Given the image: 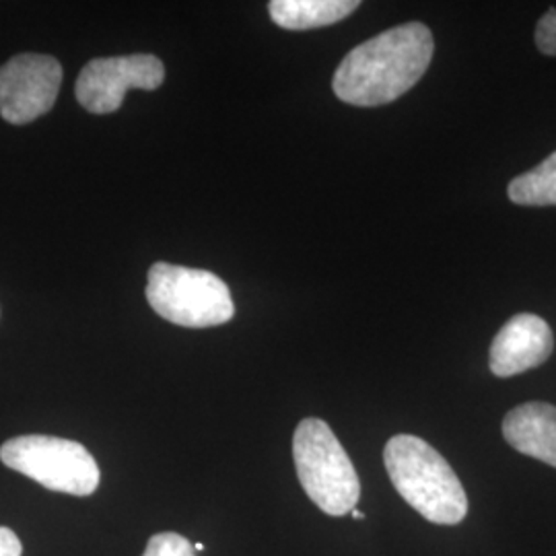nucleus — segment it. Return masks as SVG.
Wrapping results in <instances>:
<instances>
[{
	"instance_id": "nucleus-1",
	"label": "nucleus",
	"mask_w": 556,
	"mask_h": 556,
	"mask_svg": "<svg viewBox=\"0 0 556 556\" xmlns=\"http://www.w3.org/2000/svg\"><path fill=\"white\" fill-rule=\"evenodd\" d=\"M435 40L427 25L404 23L363 41L337 68L332 89L344 103L378 108L397 100L429 68Z\"/></svg>"
},
{
	"instance_id": "nucleus-2",
	"label": "nucleus",
	"mask_w": 556,
	"mask_h": 556,
	"mask_svg": "<svg viewBox=\"0 0 556 556\" xmlns=\"http://www.w3.org/2000/svg\"><path fill=\"white\" fill-rule=\"evenodd\" d=\"M394 489L431 523L457 526L468 514V497L454 468L433 445L415 435H396L383 450Z\"/></svg>"
},
{
	"instance_id": "nucleus-3",
	"label": "nucleus",
	"mask_w": 556,
	"mask_h": 556,
	"mask_svg": "<svg viewBox=\"0 0 556 556\" xmlns=\"http://www.w3.org/2000/svg\"><path fill=\"white\" fill-rule=\"evenodd\" d=\"M293 459L305 495L324 514L342 517L357 509V470L328 422L303 418L293 435Z\"/></svg>"
},
{
	"instance_id": "nucleus-4",
	"label": "nucleus",
	"mask_w": 556,
	"mask_h": 556,
	"mask_svg": "<svg viewBox=\"0 0 556 556\" xmlns=\"http://www.w3.org/2000/svg\"><path fill=\"white\" fill-rule=\"evenodd\" d=\"M147 301L161 318L184 328H211L236 316L229 287L199 268L157 262L147 277Z\"/></svg>"
},
{
	"instance_id": "nucleus-5",
	"label": "nucleus",
	"mask_w": 556,
	"mask_h": 556,
	"mask_svg": "<svg viewBox=\"0 0 556 556\" xmlns=\"http://www.w3.org/2000/svg\"><path fill=\"white\" fill-rule=\"evenodd\" d=\"M0 459L7 468L36 480L48 491L87 497L100 486V466L79 441L21 435L2 443Z\"/></svg>"
},
{
	"instance_id": "nucleus-6",
	"label": "nucleus",
	"mask_w": 556,
	"mask_h": 556,
	"mask_svg": "<svg viewBox=\"0 0 556 556\" xmlns=\"http://www.w3.org/2000/svg\"><path fill=\"white\" fill-rule=\"evenodd\" d=\"M165 80V66L153 54L96 59L85 64L77 79V100L91 114H112L128 89L153 91Z\"/></svg>"
},
{
	"instance_id": "nucleus-7",
	"label": "nucleus",
	"mask_w": 556,
	"mask_h": 556,
	"mask_svg": "<svg viewBox=\"0 0 556 556\" xmlns=\"http://www.w3.org/2000/svg\"><path fill=\"white\" fill-rule=\"evenodd\" d=\"M62 66L46 54H20L0 66V116L9 124H29L48 114L59 100Z\"/></svg>"
},
{
	"instance_id": "nucleus-8",
	"label": "nucleus",
	"mask_w": 556,
	"mask_h": 556,
	"mask_svg": "<svg viewBox=\"0 0 556 556\" xmlns=\"http://www.w3.org/2000/svg\"><path fill=\"white\" fill-rule=\"evenodd\" d=\"M555 334L551 326L534 314H517L509 319L491 344V371L497 378H514L540 367L553 355Z\"/></svg>"
},
{
	"instance_id": "nucleus-9",
	"label": "nucleus",
	"mask_w": 556,
	"mask_h": 556,
	"mask_svg": "<svg viewBox=\"0 0 556 556\" xmlns=\"http://www.w3.org/2000/svg\"><path fill=\"white\" fill-rule=\"evenodd\" d=\"M507 443L523 456L556 468V406L528 402L516 406L503 420Z\"/></svg>"
},
{
	"instance_id": "nucleus-10",
	"label": "nucleus",
	"mask_w": 556,
	"mask_h": 556,
	"mask_svg": "<svg viewBox=\"0 0 556 556\" xmlns=\"http://www.w3.org/2000/svg\"><path fill=\"white\" fill-rule=\"evenodd\" d=\"M358 9L357 0H273L270 17L282 29L305 31L334 25Z\"/></svg>"
},
{
	"instance_id": "nucleus-11",
	"label": "nucleus",
	"mask_w": 556,
	"mask_h": 556,
	"mask_svg": "<svg viewBox=\"0 0 556 556\" xmlns=\"http://www.w3.org/2000/svg\"><path fill=\"white\" fill-rule=\"evenodd\" d=\"M507 194L521 206H556V151L534 169L517 176Z\"/></svg>"
},
{
	"instance_id": "nucleus-12",
	"label": "nucleus",
	"mask_w": 556,
	"mask_h": 556,
	"mask_svg": "<svg viewBox=\"0 0 556 556\" xmlns=\"http://www.w3.org/2000/svg\"><path fill=\"white\" fill-rule=\"evenodd\" d=\"M142 556H197V553L186 538L174 532H161L149 538Z\"/></svg>"
},
{
	"instance_id": "nucleus-13",
	"label": "nucleus",
	"mask_w": 556,
	"mask_h": 556,
	"mask_svg": "<svg viewBox=\"0 0 556 556\" xmlns=\"http://www.w3.org/2000/svg\"><path fill=\"white\" fill-rule=\"evenodd\" d=\"M536 46L542 54L556 56V7L538 21Z\"/></svg>"
},
{
	"instance_id": "nucleus-14",
	"label": "nucleus",
	"mask_w": 556,
	"mask_h": 556,
	"mask_svg": "<svg viewBox=\"0 0 556 556\" xmlns=\"http://www.w3.org/2000/svg\"><path fill=\"white\" fill-rule=\"evenodd\" d=\"M23 546L17 534L11 528L0 526V556H21Z\"/></svg>"
},
{
	"instance_id": "nucleus-15",
	"label": "nucleus",
	"mask_w": 556,
	"mask_h": 556,
	"mask_svg": "<svg viewBox=\"0 0 556 556\" xmlns=\"http://www.w3.org/2000/svg\"><path fill=\"white\" fill-rule=\"evenodd\" d=\"M351 514H353V517H355V519H365V514H363V511H358V509H353Z\"/></svg>"
},
{
	"instance_id": "nucleus-16",
	"label": "nucleus",
	"mask_w": 556,
	"mask_h": 556,
	"mask_svg": "<svg viewBox=\"0 0 556 556\" xmlns=\"http://www.w3.org/2000/svg\"><path fill=\"white\" fill-rule=\"evenodd\" d=\"M204 551V544H194V553H202Z\"/></svg>"
}]
</instances>
